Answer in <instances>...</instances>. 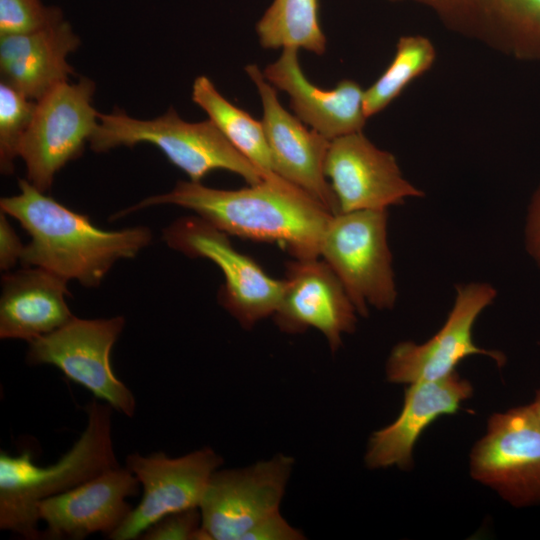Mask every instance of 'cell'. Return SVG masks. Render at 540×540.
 <instances>
[{
  "instance_id": "29",
  "label": "cell",
  "mask_w": 540,
  "mask_h": 540,
  "mask_svg": "<svg viewBox=\"0 0 540 540\" xmlns=\"http://www.w3.org/2000/svg\"><path fill=\"white\" fill-rule=\"evenodd\" d=\"M524 245L527 254L540 270V183L534 190L527 206Z\"/></svg>"
},
{
  "instance_id": "19",
  "label": "cell",
  "mask_w": 540,
  "mask_h": 540,
  "mask_svg": "<svg viewBox=\"0 0 540 540\" xmlns=\"http://www.w3.org/2000/svg\"><path fill=\"white\" fill-rule=\"evenodd\" d=\"M297 51L283 48L280 57L264 69L266 80L289 95L297 118L327 139L362 131L367 117L361 86L344 79L330 90L316 87L305 77Z\"/></svg>"
},
{
  "instance_id": "23",
  "label": "cell",
  "mask_w": 540,
  "mask_h": 540,
  "mask_svg": "<svg viewBox=\"0 0 540 540\" xmlns=\"http://www.w3.org/2000/svg\"><path fill=\"white\" fill-rule=\"evenodd\" d=\"M256 32L264 48H303L318 55L326 51L318 0H274L258 21Z\"/></svg>"
},
{
  "instance_id": "26",
  "label": "cell",
  "mask_w": 540,
  "mask_h": 540,
  "mask_svg": "<svg viewBox=\"0 0 540 540\" xmlns=\"http://www.w3.org/2000/svg\"><path fill=\"white\" fill-rule=\"evenodd\" d=\"M63 20L60 8L41 0H0V36L36 32Z\"/></svg>"
},
{
  "instance_id": "20",
  "label": "cell",
  "mask_w": 540,
  "mask_h": 540,
  "mask_svg": "<svg viewBox=\"0 0 540 540\" xmlns=\"http://www.w3.org/2000/svg\"><path fill=\"white\" fill-rule=\"evenodd\" d=\"M67 283L40 267L7 272L2 277L0 338L31 342L68 323L74 315L66 302Z\"/></svg>"
},
{
  "instance_id": "24",
  "label": "cell",
  "mask_w": 540,
  "mask_h": 540,
  "mask_svg": "<svg viewBox=\"0 0 540 540\" xmlns=\"http://www.w3.org/2000/svg\"><path fill=\"white\" fill-rule=\"evenodd\" d=\"M432 42L421 35L399 38L393 60L381 76L364 91L363 107L367 118L384 110L435 61Z\"/></svg>"
},
{
  "instance_id": "13",
  "label": "cell",
  "mask_w": 540,
  "mask_h": 540,
  "mask_svg": "<svg viewBox=\"0 0 540 540\" xmlns=\"http://www.w3.org/2000/svg\"><path fill=\"white\" fill-rule=\"evenodd\" d=\"M324 173L339 213L387 210L424 193L407 181L394 155L377 148L362 131L330 141Z\"/></svg>"
},
{
  "instance_id": "30",
  "label": "cell",
  "mask_w": 540,
  "mask_h": 540,
  "mask_svg": "<svg viewBox=\"0 0 540 540\" xmlns=\"http://www.w3.org/2000/svg\"><path fill=\"white\" fill-rule=\"evenodd\" d=\"M24 246L9 223L7 214H0V268L8 272L20 262Z\"/></svg>"
},
{
  "instance_id": "6",
  "label": "cell",
  "mask_w": 540,
  "mask_h": 540,
  "mask_svg": "<svg viewBox=\"0 0 540 540\" xmlns=\"http://www.w3.org/2000/svg\"><path fill=\"white\" fill-rule=\"evenodd\" d=\"M163 240L186 256L206 258L219 267L224 276L219 302L242 327L251 328L273 316L282 298L284 279H274L256 261L237 251L226 233L198 216H189L167 226Z\"/></svg>"
},
{
  "instance_id": "18",
  "label": "cell",
  "mask_w": 540,
  "mask_h": 540,
  "mask_svg": "<svg viewBox=\"0 0 540 540\" xmlns=\"http://www.w3.org/2000/svg\"><path fill=\"white\" fill-rule=\"evenodd\" d=\"M472 395V384L457 371L440 379L408 384L398 417L371 435L365 453L366 466H397L404 470L411 467L413 449L422 432L438 417L456 413Z\"/></svg>"
},
{
  "instance_id": "12",
  "label": "cell",
  "mask_w": 540,
  "mask_h": 540,
  "mask_svg": "<svg viewBox=\"0 0 540 540\" xmlns=\"http://www.w3.org/2000/svg\"><path fill=\"white\" fill-rule=\"evenodd\" d=\"M221 464V456L209 447L174 458L163 452L128 455L126 468L138 479L143 494L139 504L108 538L137 539L162 517L199 508L210 478Z\"/></svg>"
},
{
  "instance_id": "10",
  "label": "cell",
  "mask_w": 540,
  "mask_h": 540,
  "mask_svg": "<svg viewBox=\"0 0 540 540\" xmlns=\"http://www.w3.org/2000/svg\"><path fill=\"white\" fill-rule=\"evenodd\" d=\"M294 460L276 455L240 469L216 470L199 510L203 540H243L260 522L279 512Z\"/></svg>"
},
{
  "instance_id": "15",
  "label": "cell",
  "mask_w": 540,
  "mask_h": 540,
  "mask_svg": "<svg viewBox=\"0 0 540 540\" xmlns=\"http://www.w3.org/2000/svg\"><path fill=\"white\" fill-rule=\"evenodd\" d=\"M285 287L273 314L279 329L297 334L318 330L332 352L355 331L358 312L339 278L322 259L294 258L286 264Z\"/></svg>"
},
{
  "instance_id": "1",
  "label": "cell",
  "mask_w": 540,
  "mask_h": 540,
  "mask_svg": "<svg viewBox=\"0 0 540 540\" xmlns=\"http://www.w3.org/2000/svg\"><path fill=\"white\" fill-rule=\"evenodd\" d=\"M162 204L189 209L227 235L277 242L297 259L320 256L321 238L333 216L307 193L278 178L237 190L179 181L170 192L147 197L113 217Z\"/></svg>"
},
{
  "instance_id": "17",
  "label": "cell",
  "mask_w": 540,
  "mask_h": 540,
  "mask_svg": "<svg viewBox=\"0 0 540 540\" xmlns=\"http://www.w3.org/2000/svg\"><path fill=\"white\" fill-rule=\"evenodd\" d=\"M139 485L128 468L118 466L40 501L43 538L80 540L97 532L109 537L132 511L127 498L139 493Z\"/></svg>"
},
{
  "instance_id": "7",
  "label": "cell",
  "mask_w": 540,
  "mask_h": 540,
  "mask_svg": "<svg viewBox=\"0 0 540 540\" xmlns=\"http://www.w3.org/2000/svg\"><path fill=\"white\" fill-rule=\"evenodd\" d=\"M125 326V318L73 317L61 328L29 342L27 362L57 367L68 379L88 389L127 417H133L136 400L114 374L110 354Z\"/></svg>"
},
{
  "instance_id": "28",
  "label": "cell",
  "mask_w": 540,
  "mask_h": 540,
  "mask_svg": "<svg viewBox=\"0 0 540 540\" xmlns=\"http://www.w3.org/2000/svg\"><path fill=\"white\" fill-rule=\"evenodd\" d=\"M300 539H304L302 532L290 525L280 512H276L260 522L243 537V540Z\"/></svg>"
},
{
  "instance_id": "8",
  "label": "cell",
  "mask_w": 540,
  "mask_h": 540,
  "mask_svg": "<svg viewBox=\"0 0 540 540\" xmlns=\"http://www.w3.org/2000/svg\"><path fill=\"white\" fill-rule=\"evenodd\" d=\"M469 467L474 480L510 505L540 504V420L529 404L490 416Z\"/></svg>"
},
{
  "instance_id": "25",
  "label": "cell",
  "mask_w": 540,
  "mask_h": 540,
  "mask_svg": "<svg viewBox=\"0 0 540 540\" xmlns=\"http://www.w3.org/2000/svg\"><path fill=\"white\" fill-rule=\"evenodd\" d=\"M36 101L1 81L0 84V169L9 175L31 123Z\"/></svg>"
},
{
  "instance_id": "5",
  "label": "cell",
  "mask_w": 540,
  "mask_h": 540,
  "mask_svg": "<svg viewBox=\"0 0 540 540\" xmlns=\"http://www.w3.org/2000/svg\"><path fill=\"white\" fill-rule=\"evenodd\" d=\"M387 220V210L337 213L330 218L320 242V256L363 317L368 315L369 306L390 310L397 299Z\"/></svg>"
},
{
  "instance_id": "3",
  "label": "cell",
  "mask_w": 540,
  "mask_h": 540,
  "mask_svg": "<svg viewBox=\"0 0 540 540\" xmlns=\"http://www.w3.org/2000/svg\"><path fill=\"white\" fill-rule=\"evenodd\" d=\"M87 426L54 464L34 463L30 449L0 452V529L25 539L43 538L38 529L40 501L68 491L118 464L112 443L113 408L94 398L86 407Z\"/></svg>"
},
{
  "instance_id": "27",
  "label": "cell",
  "mask_w": 540,
  "mask_h": 540,
  "mask_svg": "<svg viewBox=\"0 0 540 540\" xmlns=\"http://www.w3.org/2000/svg\"><path fill=\"white\" fill-rule=\"evenodd\" d=\"M144 540H203L199 508H190L168 514L140 536Z\"/></svg>"
},
{
  "instance_id": "21",
  "label": "cell",
  "mask_w": 540,
  "mask_h": 540,
  "mask_svg": "<svg viewBox=\"0 0 540 540\" xmlns=\"http://www.w3.org/2000/svg\"><path fill=\"white\" fill-rule=\"evenodd\" d=\"M79 45L66 20L32 33L0 36L2 82L38 101L68 82L74 70L67 56Z\"/></svg>"
},
{
  "instance_id": "4",
  "label": "cell",
  "mask_w": 540,
  "mask_h": 540,
  "mask_svg": "<svg viewBox=\"0 0 540 540\" xmlns=\"http://www.w3.org/2000/svg\"><path fill=\"white\" fill-rule=\"evenodd\" d=\"M89 143L95 152L120 146L132 147L139 143L155 145L193 182H200L217 169L238 174L249 185L264 180L261 171L229 142L210 119L186 122L173 108L152 120L131 118L119 109L110 114L99 113L98 125Z\"/></svg>"
},
{
  "instance_id": "2",
  "label": "cell",
  "mask_w": 540,
  "mask_h": 540,
  "mask_svg": "<svg viewBox=\"0 0 540 540\" xmlns=\"http://www.w3.org/2000/svg\"><path fill=\"white\" fill-rule=\"evenodd\" d=\"M19 193L0 200V209L15 218L31 237L20 262L59 277L98 287L112 266L134 258L152 241L148 227L116 231L96 227L87 215L75 212L38 190L27 179L18 180Z\"/></svg>"
},
{
  "instance_id": "16",
  "label": "cell",
  "mask_w": 540,
  "mask_h": 540,
  "mask_svg": "<svg viewBox=\"0 0 540 540\" xmlns=\"http://www.w3.org/2000/svg\"><path fill=\"white\" fill-rule=\"evenodd\" d=\"M429 9L449 30L513 59L540 61V0H391Z\"/></svg>"
},
{
  "instance_id": "22",
  "label": "cell",
  "mask_w": 540,
  "mask_h": 540,
  "mask_svg": "<svg viewBox=\"0 0 540 540\" xmlns=\"http://www.w3.org/2000/svg\"><path fill=\"white\" fill-rule=\"evenodd\" d=\"M192 100L207 113L229 142L261 171L264 179L281 178L273 170L262 122L226 100L206 76L195 79Z\"/></svg>"
},
{
  "instance_id": "9",
  "label": "cell",
  "mask_w": 540,
  "mask_h": 540,
  "mask_svg": "<svg viewBox=\"0 0 540 540\" xmlns=\"http://www.w3.org/2000/svg\"><path fill=\"white\" fill-rule=\"evenodd\" d=\"M95 84L86 77L62 83L36 101L31 123L20 146L27 180L48 191L56 173L77 158L98 125L92 106Z\"/></svg>"
},
{
  "instance_id": "11",
  "label": "cell",
  "mask_w": 540,
  "mask_h": 540,
  "mask_svg": "<svg viewBox=\"0 0 540 540\" xmlns=\"http://www.w3.org/2000/svg\"><path fill=\"white\" fill-rule=\"evenodd\" d=\"M496 289L485 282L458 285L447 319L429 340L397 343L386 361V378L394 384H411L443 378L455 372L460 361L470 355H485L498 366L504 355L478 347L473 340V327L483 310L493 303Z\"/></svg>"
},
{
  "instance_id": "14",
  "label": "cell",
  "mask_w": 540,
  "mask_h": 540,
  "mask_svg": "<svg viewBox=\"0 0 540 540\" xmlns=\"http://www.w3.org/2000/svg\"><path fill=\"white\" fill-rule=\"evenodd\" d=\"M245 71L257 87L263 107L262 124L274 172L301 189L331 214L339 213L336 196L324 173L329 139L308 130L279 102L277 92L255 64Z\"/></svg>"
},
{
  "instance_id": "31",
  "label": "cell",
  "mask_w": 540,
  "mask_h": 540,
  "mask_svg": "<svg viewBox=\"0 0 540 540\" xmlns=\"http://www.w3.org/2000/svg\"><path fill=\"white\" fill-rule=\"evenodd\" d=\"M529 405L540 420V389L536 391L535 397Z\"/></svg>"
}]
</instances>
